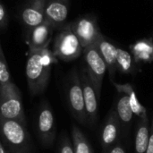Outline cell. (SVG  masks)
Returning <instances> with one entry per match:
<instances>
[{
  "instance_id": "6da1fadb",
  "label": "cell",
  "mask_w": 153,
  "mask_h": 153,
  "mask_svg": "<svg viewBox=\"0 0 153 153\" xmlns=\"http://www.w3.org/2000/svg\"><path fill=\"white\" fill-rule=\"evenodd\" d=\"M56 57L47 47L38 51H29L25 65V74L30 93L38 96L48 87L51 68Z\"/></svg>"
},
{
  "instance_id": "7a4b0ae2",
  "label": "cell",
  "mask_w": 153,
  "mask_h": 153,
  "mask_svg": "<svg viewBox=\"0 0 153 153\" xmlns=\"http://www.w3.org/2000/svg\"><path fill=\"white\" fill-rule=\"evenodd\" d=\"M0 139L9 153H31L29 134L20 122L0 118Z\"/></svg>"
},
{
  "instance_id": "3957f363",
  "label": "cell",
  "mask_w": 153,
  "mask_h": 153,
  "mask_svg": "<svg viewBox=\"0 0 153 153\" xmlns=\"http://www.w3.org/2000/svg\"><path fill=\"white\" fill-rule=\"evenodd\" d=\"M0 118L14 120L25 125L22 95L17 86L13 82L1 87Z\"/></svg>"
},
{
  "instance_id": "277c9868",
  "label": "cell",
  "mask_w": 153,
  "mask_h": 153,
  "mask_svg": "<svg viewBox=\"0 0 153 153\" xmlns=\"http://www.w3.org/2000/svg\"><path fill=\"white\" fill-rule=\"evenodd\" d=\"M82 51L83 48L70 25H64L54 39V56L62 61L71 62L77 59Z\"/></svg>"
},
{
  "instance_id": "5b68a950",
  "label": "cell",
  "mask_w": 153,
  "mask_h": 153,
  "mask_svg": "<svg viewBox=\"0 0 153 153\" xmlns=\"http://www.w3.org/2000/svg\"><path fill=\"white\" fill-rule=\"evenodd\" d=\"M66 99L69 109L74 117L82 125H88L87 114L83 99V91L79 72L73 69L66 82Z\"/></svg>"
},
{
  "instance_id": "8992f818",
  "label": "cell",
  "mask_w": 153,
  "mask_h": 153,
  "mask_svg": "<svg viewBox=\"0 0 153 153\" xmlns=\"http://www.w3.org/2000/svg\"><path fill=\"white\" fill-rule=\"evenodd\" d=\"M82 53H83V57H84V61L86 65L85 68L87 70L89 77L91 78L95 87L97 96L100 100L103 80L106 74V72L108 71L106 63L94 45L83 48Z\"/></svg>"
},
{
  "instance_id": "52a82bcc",
  "label": "cell",
  "mask_w": 153,
  "mask_h": 153,
  "mask_svg": "<svg viewBox=\"0 0 153 153\" xmlns=\"http://www.w3.org/2000/svg\"><path fill=\"white\" fill-rule=\"evenodd\" d=\"M69 25L78 38L82 48L94 45L102 35L97 20L91 15L79 17Z\"/></svg>"
},
{
  "instance_id": "ba28073f",
  "label": "cell",
  "mask_w": 153,
  "mask_h": 153,
  "mask_svg": "<svg viewBox=\"0 0 153 153\" xmlns=\"http://www.w3.org/2000/svg\"><path fill=\"white\" fill-rule=\"evenodd\" d=\"M79 75L82 82L83 99L85 104V110L87 114L88 125L93 126L99 117V98L95 87L89 77L85 66H82L79 71Z\"/></svg>"
},
{
  "instance_id": "9c48e42d",
  "label": "cell",
  "mask_w": 153,
  "mask_h": 153,
  "mask_svg": "<svg viewBox=\"0 0 153 153\" xmlns=\"http://www.w3.org/2000/svg\"><path fill=\"white\" fill-rule=\"evenodd\" d=\"M37 129L41 143L47 147L51 146L56 137V123L53 111L48 103H44L39 108Z\"/></svg>"
},
{
  "instance_id": "30bf717a",
  "label": "cell",
  "mask_w": 153,
  "mask_h": 153,
  "mask_svg": "<svg viewBox=\"0 0 153 153\" xmlns=\"http://www.w3.org/2000/svg\"><path fill=\"white\" fill-rule=\"evenodd\" d=\"M47 0H30L20 13L22 22L29 32L45 21V6Z\"/></svg>"
},
{
  "instance_id": "8fae6325",
  "label": "cell",
  "mask_w": 153,
  "mask_h": 153,
  "mask_svg": "<svg viewBox=\"0 0 153 153\" xmlns=\"http://www.w3.org/2000/svg\"><path fill=\"white\" fill-rule=\"evenodd\" d=\"M121 126L122 125L117 111L112 108L107 116L100 134V144L104 151L117 143L121 133Z\"/></svg>"
},
{
  "instance_id": "7c38bea8",
  "label": "cell",
  "mask_w": 153,
  "mask_h": 153,
  "mask_svg": "<svg viewBox=\"0 0 153 153\" xmlns=\"http://www.w3.org/2000/svg\"><path fill=\"white\" fill-rule=\"evenodd\" d=\"M69 13V0H47L45 21L55 29L62 28Z\"/></svg>"
},
{
  "instance_id": "4fadbf2b",
  "label": "cell",
  "mask_w": 153,
  "mask_h": 153,
  "mask_svg": "<svg viewBox=\"0 0 153 153\" xmlns=\"http://www.w3.org/2000/svg\"><path fill=\"white\" fill-rule=\"evenodd\" d=\"M54 30L55 28L46 21L34 27L28 35L29 51H38L49 47Z\"/></svg>"
},
{
  "instance_id": "5bb4252c",
  "label": "cell",
  "mask_w": 153,
  "mask_h": 153,
  "mask_svg": "<svg viewBox=\"0 0 153 153\" xmlns=\"http://www.w3.org/2000/svg\"><path fill=\"white\" fill-rule=\"evenodd\" d=\"M94 46L98 49L99 53L102 56L103 60L106 63L108 71L111 81L114 80V75L117 71V48L113 45L109 40H108L103 34L98 39Z\"/></svg>"
},
{
  "instance_id": "9a60e30c",
  "label": "cell",
  "mask_w": 153,
  "mask_h": 153,
  "mask_svg": "<svg viewBox=\"0 0 153 153\" xmlns=\"http://www.w3.org/2000/svg\"><path fill=\"white\" fill-rule=\"evenodd\" d=\"M111 82L118 93H124L128 97L131 108L135 116H137L139 118H143L148 116L147 108L140 102L134 90V87L130 83H117L114 80H112Z\"/></svg>"
},
{
  "instance_id": "2e32d148",
  "label": "cell",
  "mask_w": 153,
  "mask_h": 153,
  "mask_svg": "<svg viewBox=\"0 0 153 153\" xmlns=\"http://www.w3.org/2000/svg\"><path fill=\"white\" fill-rule=\"evenodd\" d=\"M150 128L151 124L148 116L143 118H139L134 141L135 153H146L150 137Z\"/></svg>"
},
{
  "instance_id": "e0dca14e",
  "label": "cell",
  "mask_w": 153,
  "mask_h": 153,
  "mask_svg": "<svg viewBox=\"0 0 153 153\" xmlns=\"http://www.w3.org/2000/svg\"><path fill=\"white\" fill-rule=\"evenodd\" d=\"M131 50L135 63H149L153 60V42L151 39L137 41L131 46Z\"/></svg>"
},
{
  "instance_id": "ac0fdd59",
  "label": "cell",
  "mask_w": 153,
  "mask_h": 153,
  "mask_svg": "<svg viewBox=\"0 0 153 153\" xmlns=\"http://www.w3.org/2000/svg\"><path fill=\"white\" fill-rule=\"evenodd\" d=\"M119 94L120 96L118 97V100L117 102L116 111L119 117L121 125L123 126H127L132 122L134 114L131 108L128 97L124 93H119Z\"/></svg>"
},
{
  "instance_id": "d6986e66",
  "label": "cell",
  "mask_w": 153,
  "mask_h": 153,
  "mask_svg": "<svg viewBox=\"0 0 153 153\" xmlns=\"http://www.w3.org/2000/svg\"><path fill=\"white\" fill-rule=\"evenodd\" d=\"M72 139L74 153H93L90 142L76 126L72 127Z\"/></svg>"
},
{
  "instance_id": "ffe728a7",
  "label": "cell",
  "mask_w": 153,
  "mask_h": 153,
  "mask_svg": "<svg viewBox=\"0 0 153 153\" xmlns=\"http://www.w3.org/2000/svg\"><path fill=\"white\" fill-rule=\"evenodd\" d=\"M134 59L133 56L126 50L117 48V71L122 74H129L134 71Z\"/></svg>"
},
{
  "instance_id": "44dd1931",
  "label": "cell",
  "mask_w": 153,
  "mask_h": 153,
  "mask_svg": "<svg viewBox=\"0 0 153 153\" xmlns=\"http://www.w3.org/2000/svg\"><path fill=\"white\" fill-rule=\"evenodd\" d=\"M12 82L10 72L6 63L5 56L4 55L1 44H0V86H4Z\"/></svg>"
},
{
  "instance_id": "7402d4cb",
  "label": "cell",
  "mask_w": 153,
  "mask_h": 153,
  "mask_svg": "<svg viewBox=\"0 0 153 153\" xmlns=\"http://www.w3.org/2000/svg\"><path fill=\"white\" fill-rule=\"evenodd\" d=\"M59 153H74L73 143H71L70 139L66 136L63 137L61 140Z\"/></svg>"
},
{
  "instance_id": "603a6c76",
  "label": "cell",
  "mask_w": 153,
  "mask_h": 153,
  "mask_svg": "<svg viewBox=\"0 0 153 153\" xmlns=\"http://www.w3.org/2000/svg\"><path fill=\"white\" fill-rule=\"evenodd\" d=\"M8 24V14L7 11L3 4V3L0 1V29H5V27Z\"/></svg>"
},
{
  "instance_id": "cb8c5ba5",
  "label": "cell",
  "mask_w": 153,
  "mask_h": 153,
  "mask_svg": "<svg viewBox=\"0 0 153 153\" xmlns=\"http://www.w3.org/2000/svg\"><path fill=\"white\" fill-rule=\"evenodd\" d=\"M104 153H127L126 149L119 143L115 144L114 146L108 148V150L104 151Z\"/></svg>"
},
{
  "instance_id": "d4e9b609",
  "label": "cell",
  "mask_w": 153,
  "mask_h": 153,
  "mask_svg": "<svg viewBox=\"0 0 153 153\" xmlns=\"http://www.w3.org/2000/svg\"><path fill=\"white\" fill-rule=\"evenodd\" d=\"M146 153H153V117L150 128V137H149V143L147 146Z\"/></svg>"
},
{
  "instance_id": "484cf974",
  "label": "cell",
  "mask_w": 153,
  "mask_h": 153,
  "mask_svg": "<svg viewBox=\"0 0 153 153\" xmlns=\"http://www.w3.org/2000/svg\"><path fill=\"white\" fill-rule=\"evenodd\" d=\"M0 153H9V152L5 149V147L4 146L1 139H0Z\"/></svg>"
},
{
  "instance_id": "4316f807",
  "label": "cell",
  "mask_w": 153,
  "mask_h": 153,
  "mask_svg": "<svg viewBox=\"0 0 153 153\" xmlns=\"http://www.w3.org/2000/svg\"><path fill=\"white\" fill-rule=\"evenodd\" d=\"M0 91H1V86H0Z\"/></svg>"
}]
</instances>
